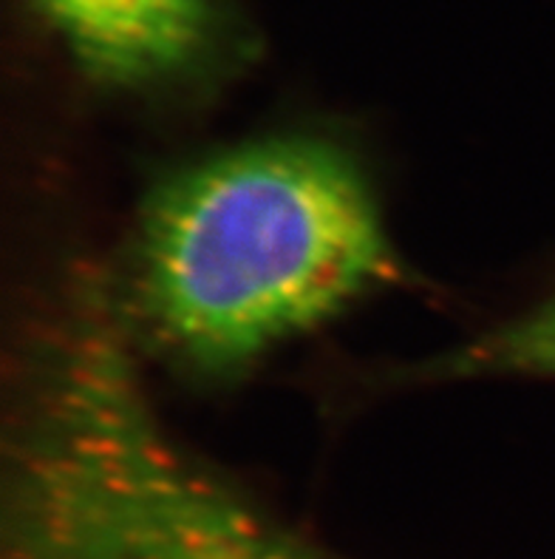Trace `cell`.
Returning a JSON list of instances; mask_svg holds the SVG:
<instances>
[{
	"instance_id": "cell-1",
	"label": "cell",
	"mask_w": 555,
	"mask_h": 559,
	"mask_svg": "<svg viewBox=\"0 0 555 559\" xmlns=\"http://www.w3.org/2000/svg\"><path fill=\"white\" fill-rule=\"evenodd\" d=\"M388 273L391 245L358 159L324 136H261L156 188L134 298L170 361L225 378Z\"/></svg>"
},
{
	"instance_id": "cell-2",
	"label": "cell",
	"mask_w": 555,
	"mask_h": 559,
	"mask_svg": "<svg viewBox=\"0 0 555 559\" xmlns=\"http://www.w3.org/2000/svg\"><path fill=\"white\" fill-rule=\"evenodd\" d=\"M92 78L122 88L168 83L216 37V0H37Z\"/></svg>"
},
{
	"instance_id": "cell-3",
	"label": "cell",
	"mask_w": 555,
	"mask_h": 559,
	"mask_svg": "<svg viewBox=\"0 0 555 559\" xmlns=\"http://www.w3.org/2000/svg\"><path fill=\"white\" fill-rule=\"evenodd\" d=\"M450 378H555V296L445 358Z\"/></svg>"
}]
</instances>
